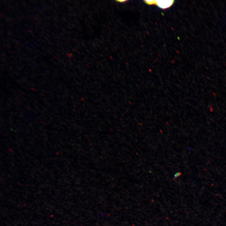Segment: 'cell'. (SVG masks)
<instances>
[{
    "label": "cell",
    "mask_w": 226,
    "mask_h": 226,
    "mask_svg": "<svg viewBox=\"0 0 226 226\" xmlns=\"http://www.w3.org/2000/svg\"><path fill=\"white\" fill-rule=\"evenodd\" d=\"M174 1L173 0L155 1L154 5L164 9L170 7L173 3Z\"/></svg>",
    "instance_id": "1"
},
{
    "label": "cell",
    "mask_w": 226,
    "mask_h": 226,
    "mask_svg": "<svg viewBox=\"0 0 226 226\" xmlns=\"http://www.w3.org/2000/svg\"><path fill=\"white\" fill-rule=\"evenodd\" d=\"M180 175V173L178 172L175 174V175H174V176L175 177V178H176V177L179 176Z\"/></svg>",
    "instance_id": "2"
},
{
    "label": "cell",
    "mask_w": 226,
    "mask_h": 226,
    "mask_svg": "<svg viewBox=\"0 0 226 226\" xmlns=\"http://www.w3.org/2000/svg\"><path fill=\"white\" fill-rule=\"evenodd\" d=\"M126 1H125V0H123H123L117 1L118 2H121H121H126Z\"/></svg>",
    "instance_id": "3"
}]
</instances>
